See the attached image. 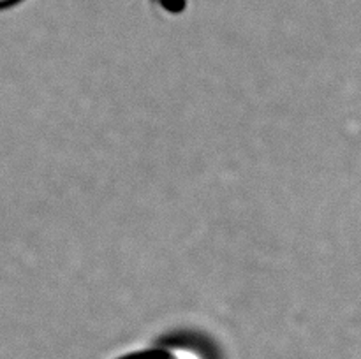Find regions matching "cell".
<instances>
[{"label":"cell","instance_id":"obj_2","mask_svg":"<svg viewBox=\"0 0 361 359\" xmlns=\"http://www.w3.org/2000/svg\"><path fill=\"white\" fill-rule=\"evenodd\" d=\"M20 2H23V0H0V11L9 9V7H14Z\"/></svg>","mask_w":361,"mask_h":359},{"label":"cell","instance_id":"obj_1","mask_svg":"<svg viewBox=\"0 0 361 359\" xmlns=\"http://www.w3.org/2000/svg\"><path fill=\"white\" fill-rule=\"evenodd\" d=\"M122 359H208L203 348L185 341H168L148 351L129 354Z\"/></svg>","mask_w":361,"mask_h":359}]
</instances>
